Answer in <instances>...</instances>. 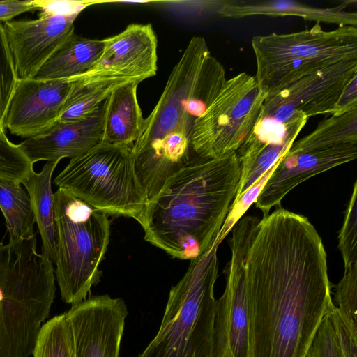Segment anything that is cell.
<instances>
[{
	"label": "cell",
	"instance_id": "1",
	"mask_svg": "<svg viewBox=\"0 0 357 357\" xmlns=\"http://www.w3.org/2000/svg\"><path fill=\"white\" fill-rule=\"evenodd\" d=\"M249 357H305L334 303L326 253L301 215L260 220L245 266Z\"/></svg>",
	"mask_w": 357,
	"mask_h": 357
},
{
	"label": "cell",
	"instance_id": "2",
	"mask_svg": "<svg viewBox=\"0 0 357 357\" xmlns=\"http://www.w3.org/2000/svg\"><path fill=\"white\" fill-rule=\"evenodd\" d=\"M236 153L195 155L149 201L141 226L144 239L173 258L195 259L218 237L239 184Z\"/></svg>",
	"mask_w": 357,
	"mask_h": 357
},
{
	"label": "cell",
	"instance_id": "3",
	"mask_svg": "<svg viewBox=\"0 0 357 357\" xmlns=\"http://www.w3.org/2000/svg\"><path fill=\"white\" fill-rule=\"evenodd\" d=\"M36 236L0 244V357H29L56 293L53 263Z\"/></svg>",
	"mask_w": 357,
	"mask_h": 357
},
{
	"label": "cell",
	"instance_id": "4",
	"mask_svg": "<svg viewBox=\"0 0 357 357\" xmlns=\"http://www.w3.org/2000/svg\"><path fill=\"white\" fill-rule=\"evenodd\" d=\"M218 247L190 260L169 291L155 336L137 357H215Z\"/></svg>",
	"mask_w": 357,
	"mask_h": 357
},
{
	"label": "cell",
	"instance_id": "5",
	"mask_svg": "<svg viewBox=\"0 0 357 357\" xmlns=\"http://www.w3.org/2000/svg\"><path fill=\"white\" fill-rule=\"evenodd\" d=\"M225 70L206 40L192 37L174 67L155 107L144 119L132 149L172 135L192 138L195 121L215 100L226 82Z\"/></svg>",
	"mask_w": 357,
	"mask_h": 357
},
{
	"label": "cell",
	"instance_id": "6",
	"mask_svg": "<svg viewBox=\"0 0 357 357\" xmlns=\"http://www.w3.org/2000/svg\"><path fill=\"white\" fill-rule=\"evenodd\" d=\"M255 78L266 98L298 79L336 63L357 59V28L331 31L315 22L310 28L289 33L254 36Z\"/></svg>",
	"mask_w": 357,
	"mask_h": 357
},
{
	"label": "cell",
	"instance_id": "7",
	"mask_svg": "<svg viewBox=\"0 0 357 357\" xmlns=\"http://www.w3.org/2000/svg\"><path fill=\"white\" fill-rule=\"evenodd\" d=\"M55 278L62 300L77 305L100 280L110 238L108 215L59 188L54 193Z\"/></svg>",
	"mask_w": 357,
	"mask_h": 357
},
{
	"label": "cell",
	"instance_id": "8",
	"mask_svg": "<svg viewBox=\"0 0 357 357\" xmlns=\"http://www.w3.org/2000/svg\"><path fill=\"white\" fill-rule=\"evenodd\" d=\"M54 183L108 215L140 225L149 202L135 171L132 146L101 142L71 158Z\"/></svg>",
	"mask_w": 357,
	"mask_h": 357
},
{
	"label": "cell",
	"instance_id": "9",
	"mask_svg": "<svg viewBox=\"0 0 357 357\" xmlns=\"http://www.w3.org/2000/svg\"><path fill=\"white\" fill-rule=\"evenodd\" d=\"M357 157V107L332 114L294 142L280 160L255 202L267 216L300 183Z\"/></svg>",
	"mask_w": 357,
	"mask_h": 357
},
{
	"label": "cell",
	"instance_id": "10",
	"mask_svg": "<svg viewBox=\"0 0 357 357\" xmlns=\"http://www.w3.org/2000/svg\"><path fill=\"white\" fill-rule=\"evenodd\" d=\"M266 94L245 72L227 79L220 92L194 124L195 155L219 158L236 152L257 122Z\"/></svg>",
	"mask_w": 357,
	"mask_h": 357
},
{
	"label": "cell",
	"instance_id": "11",
	"mask_svg": "<svg viewBox=\"0 0 357 357\" xmlns=\"http://www.w3.org/2000/svg\"><path fill=\"white\" fill-rule=\"evenodd\" d=\"M94 2L40 1L42 12L32 20H10L3 31L19 79L33 78L74 32V22Z\"/></svg>",
	"mask_w": 357,
	"mask_h": 357
},
{
	"label": "cell",
	"instance_id": "12",
	"mask_svg": "<svg viewBox=\"0 0 357 357\" xmlns=\"http://www.w3.org/2000/svg\"><path fill=\"white\" fill-rule=\"evenodd\" d=\"M259 222L255 216L243 217L231 230V259L224 270L225 288L217 299L215 354L229 342L235 357H249L245 266Z\"/></svg>",
	"mask_w": 357,
	"mask_h": 357
},
{
	"label": "cell",
	"instance_id": "13",
	"mask_svg": "<svg viewBox=\"0 0 357 357\" xmlns=\"http://www.w3.org/2000/svg\"><path fill=\"white\" fill-rule=\"evenodd\" d=\"M356 76L357 59L336 63L266 98L259 117L285 123L297 112L304 114L307 119L334 114L343 91Z\"/></svg>",
	"mask_w": 357,
	"mask_h": 357
},
{
	"label": "cell",
	"instance_id": "14",
	"mask_svg": "<svg viewBox=\"0 0 357 357\" xmlns=\"http://www.w3.org/2000/svg\"><path fill=\"white\" fill-rule=\"evenodd\" d=\"M73 340V357H119L128 310L121 298L90 296L65 313Z\"/></svg>",
	"mask_w": 357,
	"mask_h": 357
},
{
	"label": "cell",
	"instance_id": "15",
	"mask_svg": "<svg viewBox=\"0 0 357 357\" xmlns=\"http://www.w3.org/2000/svg\"><path fill=\"white\" fill-rule=\"evenodd\" d=\"M158 40L151 24H132L104 39L102 51L91 68L72 79H118L142 81L155 75Z\"/></svg>",
	"mask_w": 357,
	"mask_h": 357
},
{
	"label": "cell",
	"instance_id": "16",
	"mask_svg": "<svg viewBox=\"0 0 357 357\" xmlns=\"http://www.w3.org/2000/svg\"><path fill=\"white\" fill-rule=\"evenodd\" d=\"M72 80L19 79L4 121L15 136L31 138L50 129L60 116Z\"/></svg>",
	"mask_w": 357,
	"mask_h": 357
},
{
	"label": "cell",
	"instance_id": "17",
	"mask_svg": "<svg viewBox=\"0 0 357 357\" xmlns=\"http://www.w3.org/2000/svg\"><path fill=\"white\" fill-rule=\"evenodd\" d=\"M105 100L84 119L56 123L45 133L26 139L20 144L21 148L33 164L59 162L85 153L102 140Z\"/></svg>",
	"mask_w": 357,
	"mask_h": 357
},
{
	"label": "cell",
	"instance_id": "18",
	"mask_svg": "<svg viewBox=\"0 0 357 357\" xmlns=\"http://www.w3.org/2000/svg\"><path fill=\"white\" fill-rule=\"evenodd\" d=\"M352 1L329 8L307 5L296 1L271 0L254 2L227 0L218 15L229 18H243L253 15L270 17L296 16L315 22L356 27L357 13L347 10Z\"/></svg>",
	"mask_w": 357,
	"mask_h": 357
},
{
	"label": "cell",
	"instance_id": "19",
	"mask_svg": "<svg viewBox=\"0 0 357 357\" xmlns=\"http://www.w3.org/2000/svg\"><path fill=\"white\" fill-rule=\"evenodd\" d=\"M130 81L117 86L105 100L102 140L119 146H132L144 121L137 89Z\"/></svg>",
	"mask_w": 357,
	"mask_h": 357
},
{
	"label": "cell",
	"instance_id": "20",
	"mask_svg": "<svg viewBox=\"0 0 357 357\" xmlns=\"http://www.w3.org/2000/svg\"><path fill=\"white\" fill-rule=\"evenodd\" d=\"M104 47V39H90L73 33L43 63L33 77L66 79L77 77L95 63Z\"/></svg>",
	"mask_w": 357,
	"mask_h": 357
},
{
	"label": "cell",
	"instance_id": "21",
	"mask_svg": "<svg viewBox=\"0 0 357 357\" xmlns=\"http://www.w3.org/2000/svg\"><path fill=\"white\" fill-rule=\"evenodd\" d=\"M59 162H47L40 172H33L23 183L31 202L42 241V254L56 262V222L52 177Z\"/></svg>",
	"mask_w": 357,
	"mask_h": 357
},
{
	"label": "cell",
	"instance_id": "22",
	"mask_svg": "<svg viewBox=\"0 0 357 357\" xmlns=\"http://www.w3.org/2000/svg\"><path fill=\"white\" fill-rule=\"evenodd\" d=\"M70 79L72 85L56 123L85 118L99 107L117 86L130 82L118 79Z\"/></svg>",
	"mask_w": 357,
	"mask_h": 357
},
{
	"label": "cell",
	"instance_id": "23",
	"mask_svg": "<svg viewBox=\"0 0 357 357\" xmlns=\"http://www.w3.org/2000/svg\"><path fill=\"white\" fill-rule=\"evenodd\" d=\"M0 209L6 220L9 240L36 236L31 199L20 184L0 181Z\"/></svg>",
	"mask_w": 357,
	"mask_h": 357
},
{
	"label": "cell",
	"instance_id": "24",
	"mask_svg": "<svg viewBox=\"0 0 357 357\" xmlns=\"http://www.w3.org/2000/svg\"><path fill=\"white\" fill-rule=\"evenodd\" d=\"M32 354L33 357H73L72 333L65 313L42 325Z\"/></svg>",
	"mask_w": 357,
	"mask_h": 357
},
{
	"label": "cell",
	"instance_id": "25",
	"mask_svg": "<svg viewBox=\"0 0 357 357\" xmlns=\"http://www.w3.org/2000/svg\"><path fill=\"white\" fill-rule=\"evenodd\" d=\"M31 162L20 144L11 142L5 130L0 132V181L22 185L33 172Z\"/></svg>",
	"mask_w": 357,
	"mask_h": 357
},
{
	"label": "cell",
	"instance_id": "26",
	"mask_svg": "<svg viewBox=\"0 0 357 357\" xmlns=\"http://www.w3.org/2000/svg\"><path fill=\"white\" fill-rule=\"evenodd\" d=\"M19 78L0 23V132L5 130L4 121Z\"/></svg>",
	"mask_w": 357,
	"mask_h": 357
},
{
	"label": "cell",
	"instance_id": "27",
	"mask_svg": "<svg viewBox=\"0 0 357 357\" xmlns=\"http://www.w3.org/2000/svg\"><path fill=\"white\" fill-rule=\"evenodd\" d=\"M338 248L344 263V271L357 263V182L344 212L342 228L338 235Z\"/></svg>",
	"mask_w": 357,
	"mask_h": 357
},
{
	"label": "cell",
	"instance_id": "28",
	"mask_svg": "<svg viewBox=\"0 0 357 357\" xmlns=\"http://www.w3.org/2000/svg\"><path fill=\"white\" fill-rule=\"evenodd\" d=\"M335 302L347 326L357 331V263L344 271L336 285Z\"/></svg>",
	"mask_w": 357,
	"mask_h": 357
},
{
	"label": "cell",
	"instance_id": "29",
	"mask_svg": "<svg viewBox=\"0 0 357 357\" xmlns=\"http://www.w3.org/2000/svg\"><path fill=\"white\" fill-rule=\"evenodd\" d=\"M227 0H176L156 3L167 13L188 22L204 20L218 15Z\"/></svg>",
	"mask_w": 357,
	"mask_h": 357
},
{
	"label": "cell",
	"instance_id": "30",
	"mask_svg": "<svg viewBox=\"0 0 357 357\" xmlns=\"http://www.w3.org/2000/svg\"><path fill=\"white\" fill-rule=\"evenodd\" d=\"M278 162L271 169L267 170L238 198L234 199L220 229L218 237L215 241V243L220 245L227 235L231 231L234 226L241 218H243V215L250 206L252 204L255 203L266 183L277 167Z\"/></svg>",
	"mask_w": 357,
	"mask_h": 357
},
{
	"label": "cell",
	"instance_id": "31",
	"mask_svg": "<svg viewBox=\"0 0 357 357\" xmlns=\"http://www.w3.org/2000/svg\"><path fill=\"white\" fill-rule=\"evenodd\" d=\"M305 357H342L328 314L319 327Z\"/></svg>",
	"mask_w": 357,
	"mask_h": 357
},
{
	"label": "cell",
	"instance_id": "32",
	"mask_svg": "<svg viewBox=\"0 0 357 357\" xmlns=\"http://www.w3.org/2000/svg\"><path fill=\"white\" fill-rule=\"evenodd\" d=\"M328 316L342 357H357V331L347 326L335 304L332 306Z\"/></svg>",
	"mask_w": 357,
	"mask_h": 357
},
{
	"label": "cell",
	"instance_id": "33",
	"mask_svg": "<svg viewBox=\"0 0 357 357\" xmlns=\"http://www.w3.org/2000/svg\"><path fill=\"white\" fill-rule=\"evenodd\" d=\"M40 8V1H0V23L10 21L22 13Z\"/></svg>",
	"mask_w": 357,
	"mask_h": 357
},
{
	"label": "cell",
	"instance_id": "34",
	"mask_svg": "<svg viewBox=\"0 0 357 357\" xmlns=\"http://www.w3.org/2000/svg\"><path fill=\"white\" fill-rule=\"evenodd\" d=\"M357 76L354 77L343 91L334 114H342L357 107Z\"/></svg>",
	"mask_w": 357,
	"mask_h": 357
},
{
	"label": "cell",
	"instance_id": "35",
	"mask_svg": "<svg viewBox=\"0 0 357 357\" xmlns=\"http://www.w3.org/2000/svg\"><path fill=\"white\" fill-rule=\"evenodd\" d=\"M215 357H235L229 342L226 344L220 351L216 353Z\"/></svg>",
	"mask_w": 357,
	"mask_h": 357
},
{
	"label": "cell",
	"instance_id": "36",
	"mask_svg": "<svg viewBox=\"0 0 357 357\" xmlns=\"http://www.w3.org/2000/svg\"><path fill=\"white\" fill-rule=\"evenodd\" d=\"M154 1H116L117 3H123L127 6H137L141 4H149L153 3Z\"/></svg>",
	"mask_w": 357,
	"mask_h": 357
}]
</instances>
